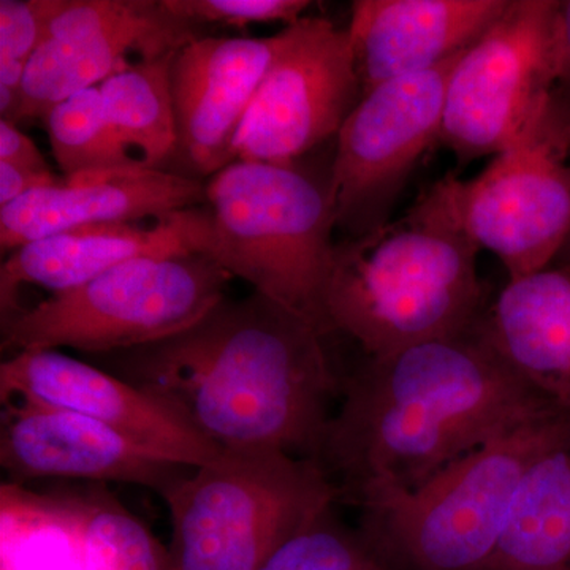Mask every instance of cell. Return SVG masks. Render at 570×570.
<instances>
[{
  "label": "cell",
  "instance_id": "d6986e66",
  "mask_svg": "<svg viewBox=\"0 0 570 570\" xmlns=\"http://www.w3.org/2000/svg\"><path fill=\"white\" fill-rule=\"evenodd\" d=\"M480 328L528 384L570 412V265L509 281Z\"/></svg>",
  "mask_w": 570,
  "mask_h": 570
},
{
  "label": "cell",
  "instance_id": "44dd1931",
  "mask_svg": "<svg viewBox=\"0 0 570 570\" xmlns=\"http://www.w3.org/2000/svg\"><path fill=\"white\" fill-rule=\"evenodd\" d=\"M175 56L140 59L99 85L116 137L129 151L137 149L141 163L153 170H170L178 142L170 88Z\"/></svg>",
  "mask_w": 570,
  "mask_h": 570
},
{
  "label": "cell",
  "instance_id": "8fae6325",
  "mask_svg": "<svg viewBox=\"0 0 570 570\" xmlns=\"http://www.w3.org/2000/svg\"><path fill=\"white\" fill-rule=\"evenodd\" d=\"M287 29L236 138L235 160L303 159L335 140L362 100L347 29L321 17H305Z\"/></svg>",
  "mask_w": 570,
  "mask_h": 570
},
{
  "label": "cell",
  "instance_id": "603a6c76",
  "mask_svg": "<svg viewBox=\"0 0 570 570\" xmlns=\"http://www.w3.org/2000/svg\"><path fill=\"white\" fill-rule=\"evenodd\" d=\"M62 499L77 520L86 570H171L168 549L104 485Z\"/></svg>",
  "mask_w": 570,
  "mask_h": 570
},
{
  "label": "cell",
  "instance_id": "7402d4cb",
  "mask_svg": "<svg viewBox=\"0 0 570 570\" xmlns=\"http://www.w3.org/2000/svg\"><path fill=\"white\" fill-rule=\"evenodd\" d=\"M45 122L67 184L104 181L146 167L116 137L99 86L56 105Z\"/></svg>",
  "mask_w": 570,
  "mask_h": 570
},
{
  "label": "cell",
  "instance_id": "277c9868",
  "mask_svg": "<svg viewBox=\"0 0 570 570\" xmlns=\"http://www.w3.org/2000/svg\"><path fill=\"white\" fill-rule=\"evenodd\" d=\"M570 438V412H549L475 449L414 489L365 491L360 538L387 570H485L531 464Z\"/></svg>",
  "mask_w": 570,
  "mask_h": 570
},
{
  "label": "cell",
  "instance_id": "7c38bea8",
  "mask_svg": "<svg viewBox=\"0 0 570 570\" xmlns=\"http://www.w3.org/2000/svg\"><path fill=\"white\" fill-rule=\"evenodd\" d=\"M208 26L178 17L164 0H62L21 89V121H47L56 105L96 88L140 59L174 55Z\"/></svg>",
  "mask_w": 570,
  "mask_h": 570
},
{
  "label": "cell",
  "instance_id": "ba28073f",
  "mask_svg": "<svg viewBox=\"0 0 570 570\" xmlns=\"http://www.w3.org/2000/svg\"><path fill=\"white\" fill-rule=\"evenodd\" d=\"M570 105L560 91L482 174L456 186L469 235L509 281L557 262L570 236Z\"/></svg>",
  "mask_w": 570,
  "mask_h": 570
},
{
  "label": "cell",
  "instance_id": "9a60e30c",
  "mask_svg": "<svg viewBox=\"0 0 570 570\" xmlns=\"http://www.w3.org/2000/svg\"><path fill=\"white\" fill-rule=\"evenodd\" d=\"M0 397H22L77 412L194 468L223 452L160 397L59 351L7 356L0 365Z\"/></svg>",
  "mask_w": 570,
  "mask_h": 570
},
{
  "label": "cell",
  "instance_id": "30bf717a",
  "mask_svg": "<svg viewBox=\"0 0 570 570\" xmlns=\"http://www.w3.org/2000/svg\"><path fill=\"white\" fill-rule=\"evenodd\" d=\"M461 55L377 86L341 127L333 193L343 238H360L390 223L415 165L439 142L449 78Z\"/></svg>",
  "mask_w": 570,
  "mask_h": 570
},
{
  "label": "cell",
  "instance_id": "7a4b0ae2",
  "mask_svg": "<svg viewBox=\"0 0 570 570\" xmlns=\"http://www.w3.org/2000/svg\"><path fill=\"white\" fill-rule=\"evenodd\" d=\"M340 397L321 466L346 502L370 490L414 489L560 409L510 366L480 322L459 335L366 356L343 379Z\"/></svg>",
  "mask_w": 570,
  "mask_h": 570
},
{
  "label": "cell",
  "instance_id": "4316f807",
  "mask_svg": "<svg viewBox=\"0 0 570 570\" xmlns=\"http://www.w3.org/2000/svg\"><path fill=\"white\" fill-rule=\"evenodd\" d=\"M178 17L198 24L246 28L264 22H284L285 28L303 20L309 0H164Z\"/></svg>",
  "mask_w": 570,
  "mask_h": 570
},
{
  "label": "cell",
  "instance_id": "9c48e42d",
  "mask_svg": "<svg viewBox=\"0 0 570 570\" xmlns=\"http://www.w3.org/2000/svg\"><path fill=\"white\" fill-rule=\"evenodd\" d=\"M557 10L558 0H510L460 56L439 135L456 168L504 151L557 91Z\"/></svg>",
  "mask_w": 570,
  "mask_h": 570
},
{
  "label": "cell",
  "instance_id": "4fadbf2b",
  "mask_svg": "<svg viewBox=\"0 0 570 570\" xmlns=\"http://www.w3.org/2000/svg\"><path fill=\"white\" fill-rule=\"evenodd\" d=\"M0 466L10 485L82 480L146 487L164 497L194 466L178 463L66 409L22 397L2 400Z\"/></svg>",
  "mask_w": 570,
  "mask_h": 570
},
{
  "label": "cell",
  "instance_id": "484cf974",
  "mask_svg": "<svg viewBox=\"0 0 570 570\" xmlns=\"http://www.w3.org/2000/svg\"><path fill=\"white\" fill-rule=\"evenodd\" d=\"M257 570H387L333 510L281 546Z\"/></svg>",
  "mask_w": 570,
  "mask_h": 570
},
{
  "label": "cell",
  "instance_id": "f1b7e54d",
  "mask_svg": "<svg viewBox=\"0 0 570 570\" xmlns=\"http://www.w3.org/2000/svg\"><path fill=\"white\" fill-rule=\"evenodd\" d=\"M63 183L66 181H59L52 174L22 170L0 160V208L14 204L36 190L50 189Z\"/></svg>",
  "mask_w": 570,
  "mask_h": 570
},
{
  "label": "cell",
  "instance_id": "52a82bcc",
  "mask_svg": "<svg viewBox=\"0 0 570 570\" xmlns=\"http://www.w3.org/2000/svg\"><path fill=\"white\" fill-rule=\"evenodd\" d=\"M232 275L209 255H145L0 321L3 354L75 348L105 355L148 346L200 321Z\"/></svg>",
  "mask_w": 570,
  "mask_h": 570
},
{
  "label": "cell",
  "instance_id": "8992f818",
  "mask_svg": "<svg viewBox=\"0 0 570 570\" xmlns=\"http://www.w3.org/2000/svg\"><path fill=\"white\" fill-rule=\"evenodd\" d=\"M171 570H257L340 501L313 460L281 450H223L163 497Z\"/></svg>",
  "mask_w": 570,
  "mask_h": 570
},
{
  "label": "cell",
  "instance_id": "83f0119b",
  "mask_svg": "<svg viewBox=\"0 0 570 570\" xmlns=\"http://www.w3.org/2000/svg\"><path fill=\"white\" fill-rule=\"evenodd\" d=\"M0 160L22 170L52 174L50 165L41 156L36 142L17 126L7 121H0Z\"/></svg>",
  "mask_w": 570,
  "mask_h": 570
},
{
  "label": "cell",
  "instance_id": "5bb4252c",
  "mask_svg": "<svg viewBox=\"0 0 570 570\" xmlns=\"http://www.w3.org/2000/svg\"><path fill=\"white\" fill-rule=\"evenodd\" d=\"M288 29L265 39L204 37L176 52L170 88L176 151L170 174L208 181L235 160V142Z\"/></svg>",
  "mask_w": 570,
  "mask_h": 570
},
{
  "label": "cell",
  "instance_id": "3957f363",
  "mask_svg": "<svg viewBox=\"0 0 570 570\" xmlns=\"http://www.w3.org/2000/svg\"><path fill=\"white\" fill-rule=\"evenodd\" d=\"M459 179L445 175L400 219L336 243L325 295L330 335L352 337L377 358L482 321L480 247L461 217Z\"/></svg>",
  "mask_w": 570,
  "mask_h": 570
},
{
  "label": "cell",
  "instance_id": "4dcf8cb0",
  "mask_svg": "<svg viewBox=\"0 0 570 570\" xmlns=\"http://www.w3.org/2000/svg\"><path fill=\"white\" fill-rule=\"evenodd\" d=\"M557 262L570 265V236L568 243H566L564 249L561 250L560 257L557 258Z\"/></svg>",
  "mask_w": 570,
  "mask_h": 570
},
{
  "label": "cell",
  "instance_id": "ffe728a7",
  "mask_svg": "<svg viewBox=\"0 0 570 570\" xmlns=\"http://www.w3.org/2000/svg\"><path fill=\"white\" fill-rule=\"evenodd\" d=\"M485 570H570V438L521 479Z\"/></svg>",
  "mask_w": 570,
  "mask_h": 570
},
{
  "label": "cell",
  "instance_id": "2e32d148",
  "mask_svg": "<svg viewBox=\"0 0 570 570\" xmlns=\"http://www.w3.org/2000/svg\"><path fill=\"white\" fill-rule=\"evenodd\" d=\"M209 235L212 213L208 205H202L148 227L102 225L37 239L7 255L0 265V321L17 313L26 287L43 288L50 296L66 294L132 258L206 254Z\"/></svg>",
  "mask_w": 570,
  "mask_h": 570
},
{
  "label": "cell",
  "instance_id": "5b68a950",
  "mask_svg": "<svg viewBox=\"0 0 570 570\" xmlns=\"http://www.w3.org/2000/svg\"><path fill=\"white\" fill-rule=\"evenodd\" d=\"M333 156L322 159L316 151L288 164L235 160L206 181L212 213L206 255L325 337L336 247Z\"/></svg>",
  "mask_w": 570,
  "mask_h": 570
},
{
  "label": "cell",
  "instance_id": "6da1fadb",
  "mask_svg": "<svg viewBox=\"0 0 570 570\" xmlns=\"http://www.w3.org/2000/svg\"><path fill=\"white\" fill-rule=\"evenodd\" d=\"M324 341L305 317L253 292L225 295L174 336L92 360L164 400L220 450H281L321 464L344 379Z\"/></svg>",
  "mask_w": 570,
  "mask_h": 570
},
{
  "label": "cell",
  "instance_id": "d4e9b609",
  "mask_svg": "<svg viewBox=\"0 0 570 570\" xmlns=\"http://www.w3.org/2000/svg\"><path fill=\"white\" fill-rule=\"evenodd\" d=\"M62 0H0V121L21 122L26 69Z\"/></svg>",
  "mask_w": 570,
  "mask_h": 570
},
{
  "label": "cell",
  "instance_id": "cb8c5ba5",
  "mask_svg": "<svg viewBox=\"0 0 570 570\" xmlns=\"http://www.w3.org/2000/svg\"><path fill=\"white\" fill-rule=\"evenodd\" d=\"M51 519L2 513V570H86L77 520L61 497L47 499Z\"/></svg>",
  "mask_w": 570,
  "mask_h": 570
},
{
  "label": "cell",
  "instance_id": "e0dca14e",
  "mask_svg": "<svg viewBox=\"0 0 570 570\" xmlns=\"http://www.w3.org/2000/svg\"><path fill=\"white\" fill-rule=\"evenodd\" d=\"M510 0H355L348 22L363 96L466 50Z\"/></svg>",
  "mask_w": 570,
  "mask_h": 570
},
{
  "label": "cell",
  "instance_id": "ac0fdd59",
  "mask_svg": "<svg viewBox=\"0 0 570 570\" xmlns=\"http://www.w3.org/2000/svg\"><path fill=\"white\" fill-rule=\"evenodd\" d=\"M206 183L142 167L104 181L40 189L0 208V250L86 227L159 220L206 205Z\"/></svg>",
  "mask_w": 570,
  "mask_h": 570
},
{
  "label": "cell",
  "instance_id": "f546056e",
  "mask_svg": "<svg viewBox=\"0 0 570 570\" xmlns=\"http://www.w3.org/2000/svg\"><path fill=\"white\" fill-rule=\"evenodd\" d=\"M558 86L557 89L570 105V0H558Z\"/></svg>",
  "mask_w": 570,
  "mask_h": 570
}]
</instances>
